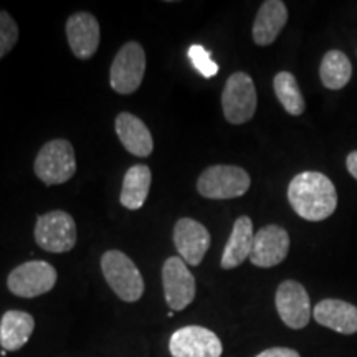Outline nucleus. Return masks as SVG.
Returning a JSON list of instances; mask_svg holds the SVG:
<instances>
[{
    "instance_id": "obj_1",
    "label": "nucleus",
    "mask_w": 357,
    "mask_h": 357,
    "mask_svg": "<svg viewBox=\"0 0 357 357\" xmlns=\"http://www.w3.org/2000/svg\"><path fill=\"white\" fill-rule=\"evenodd\" d=\"M288 200L293 211L307 222L329 218L337 207V192L324 174L306 171L293 177L288 185Z\"/></svg>"
},
{
    "instance_id": "obj_2",
    "label": "nucleus",
    "mask_w": 357,
    "mask_h": 357,
    "mask_svg": "<svg viewBox=\"0 0 357 357\" xmlns=\"http://www.w3.org/2000/svg\"><path fill=\"white\" fill-rule=\"evenodd\" d=\"M101 271L109 288L126 303H136L144 294V280L139 268L126 253L108 250L101 257Z\"/></svg>"
},
{
    "instance_id": "obj_3",
    "label": "nucleus",
    "mask_w": 357,
    "mask_h": 357,
    "mask_svg": "<svg viewBox=\"0 0 357 357\" xmlns=\"http://www.w3.org/2000/svg\"><path fill=\"white\" fill-rule=\"evenodd\" d=\"M33 171L45 185H60L77 172V158L70 141L53 139L38 151Z\"/></svg>"
},
{
    "instance_id": "obj_4",
    "label": "nucleus",
    "mask_w": 357,
    "mask_h": 357,
    "mask_svg": "<svg viewBox=\"0 0 357 357\" xmlns=\"http://www.w3.org/2000/svg\"><path fill=\"white\" fill-rule=\"evenodd\" d=\"M252 178L238 166H211L200 174L197 181L199 194L205 199L227 200L242 197L250 189Z\"/></svg>"
},
{
    "instance_id": "obj_5",
    "label": "nucleus",
    "mask_w": 357,
    "mask_h": 357,
    "mask_svg": "<svg viewBox=\"0 0 357 357\" xmlns=\"http://www.w3.org/2000/svg\"><path fill=\"white\" fill-rule=\"evenodd\" d=\"M257 89L250 75L236 71L227 79L222 93L223 116L230 124H245L255 116Z\"/></svg>"
},
{
    "instance_id": "obj_6",
    "label": "nucleus",
    "mask_w": 357,
    "mask_h": 357,
    "mask_svg": "<svg viewBox=\"0 0 357 357\" xmlns=\"http://www.w3.org/2000/svg\"><path fill=\"white\" fill-rule=\"evenodd\" d=\"M146 73V52L137 42L124 43L109 70L111 88L119 95H131L141 86Z\"/></svg>"
},
{
    "instance_id": "obj_7",
    "label": "nucleus",
    "mask_w": 357,
    "mask_h": 357,
    "mask_svg": "<svg viewBox=\"0 0 357 357\" xmlns=\"http://www.w3.org/2000/svg\"><path fill=\"white\" fill-rule=\"evenodd\" d=\"M35 242L45 252L66 253L77 243V223L63 211H53L38 217L35 225Z\"/></svg>"
},
{
    "instance_id": "obj_8",
    "label": "nucleus",
    "mask_w": 357,
    "mask_h": 357,
    "mask_svg": "<svg viewBox=\"0 0 357 357\" xmlns=\"http://www.w3.org/2000/svg\"><path fill=\"white\" fill-rule=\"evenodd\" d=\"M56 270L47 261H26L13 268L7 278V287L19 298H37L52 291L56 283Z\"/></svg>"
},
{
    "instance_id": "obj_9",
    "label": "nucleus",
    "mask_w": 357,
    "mask_h": 357,
    "mask_svg": "<svg viewBox=\"0 0 357 357\" xmlns=\"http://www.w3.org/2000/svg\"><path fill=\"white\" fill-rule=\"evenodd\" d=\"M169 351L172 357H220L223 346L211 329L202 326H185L172 334Z\"/></svg>"
},
{
    "instance_id": "obj_10",
    "label": "nucleus",
    "mask_w": 357,
    "mask_h": 357,
    "mask_svg": "<svg viewBox=\"0 0 357 357\" xmlns=\"http://www.w3.org/2000/svg\"><path fill=\"white\" fill-rule=\"evenodd\" d=\"M275 305L281 321L291 329H303L310 324L312 310L310 294L301 283L287 280L280 284L275 294Z\"/></svg>"
},
{
    "instance_id": "obj_11",
    "label": "nucleus",
    "mask_w": 357,
    "mask_h": 357,
    "mask_svg": "<svg viewBox=\"0 0 357 357\" xmlns=\"http://www.w3.org/2000/svg\"><path fill=\"white\" fill-rule=\"evenodd\" d=\"M162 287L166 303L172 311H182L194 301L195 278L181 257H171L162 266Z\"/></svg>"
},
{
    "instance_id": "obj_12",
    "label": "nucleus",
    "mask_w": 357,
    "mask_h": 357,
    "mask_svg": "<svg viewBox=\"0 0 357 357\" xmlns=\"http://www.w3.org/2000/svg\"><path fill=\"white\" fill-rule=\"evenodd\" d=\"M174 245L187 265L197 266L211 248V231L194 218H178L174 227Z\"/></svg>"
},
{
    "instance_id": "obj_13",
    "label": "nucleus",
    "mask_w": 357,
    "mask_h": 357,
    "mask_svg": "<svg viewBox=\"0 0 357 357\" xmlns=\"http://www.w3.org/2000/svg\"><path fill=\"white\" fill-rule=\"evenodd\" d=\"M289 252V235L280 225H266L255 234L250 261L255 266L271 268L280 265Z\"/></svg>"
},
{
    "instance_id": "obj_14",
    "label": "nucleus",
    "mask_w": 357,
    "mask_h": 357,
    "mask_svg": "<svg viewBox=\"0 0 357 357\" xmlns=\"http://www.w3.org/2000/svg\"><path fill=\"white\" fill-rule=\"evenodd\" d=\"M66 38L70 50L79 60H89L100 47L101 30L96 17L89 12L73 13L66 20Z\"/></svg>"
},
{
    "instance_id": "obj_15",
    "label": "nucleus",
    "mask_w": 357,
    "mask_h": 357,
    "mask_svg": "<svg viewBox=\"0 0 357 357\" xmlns=\"http://www.w3.org/2000/svg\"><path fill=\"white\" fill-rule=\"evenodd\" d=\"M116 134L124 149L137 158H147L154 149L153 134L144 121L131 113H119L114 123Z\"/></svg>"
},
{
    "instance_id": "obj_16",
    "label": "nucleus",
    "mask_w": 357,
    "mask_h": 357,
    "mask_svg": "<svg viewBox=\"0 0 357 357\" xmlns=\"http://www.w3.org/2000/svg\"><path fill=\"white\" fill-rule=\"evenodd\" d=\"M316 323L339 334L357 333V306L342 300H323L312 310Z\"/></svg>"
},
{
    "instance_id": "obj_17",
    "label": "nucleus",
    "mask_w": 357,
    "mask_h": 357,
    "mask_svg": "<svg viewBox=\"0 0 357 357\" xmlns=\"http://www.w3.org/2000/svg\"><path fill=\"white\" fill-rule=\"evenodd\" d=\"M288 22V8L281 0H266L261 3L255 22H253V42L260 47H268L278 38Z\"/></svg>"
},
{
    "instance_id": "obj_18",
    "label": "nucleus",
    "mask_w": 357,
    "mask_h": 357,
    "mask_svg": "<svg viewBox=\"0 0 357 357\" xmlns=\"http://www.w3.org/2000/svg\"><path fill=\"white\" fill-rule=\"evenodd\" d=\"M253 238H255V231H253V223L250 220V217L243 215L236 218L229 242H227L225 250L222 253L220 265L223 270H234V268L240 266L247 258H250Z\"/></svg>"
},
{
    "instance_id": "obj_19",
    "label": "nucleus",
    "mask_w": 357,
    "mask_h": 357,
    "mask_svg": "<svg viewBox=\"0 0 357 357\" xmlns=\"http://www.w3.org/2000/svg\"><path fill=\"white\" fill-rule=\"evenodd\" d=\"M35 329V319L25 311H7L0 319V346L3 351H19L29 342Z\"/></svg>"
},
{
    "instance_id": "obj_20",
    "label": "nucleus",
    "mask_w": 357,
    "mask_h": 357,
    "mask_svg": "<svg viewBox=\"0 0 357 357\" xmlns=\"http://www.w3.org/2000/svg\"><path fill=\"white\" fill-rule=\"evenodd\" d=\"M151 182H153V174L144 164H137L128 169V172L124 174L121 195H119L123 207H126L128 211H139L149 195Z\"/></svg>"
},
{
    "instance_id": "obj_21",
    "label": "nucleus",
    "mask_w": 357,
    "mask_h": 357,
    "mask_svg": "<svg viewBox=\"0 0 357 357\" xmlns=\"http://www.w3.org/2000/svg\"><path fill=\"white\" fill-rule=\"evenodd\" d=\"M321 82L328 89H342L351 82L352 65L346 53L331 50L323 56L319 66Z\"/></svg>"
},
{
    "instance_id": "obj_22",
    "label": "nucleus",
    "mask_w": 357,
    "mask_h": 357,
    "mask_svg": "<svg viewBox=\"0 0 357 357\" xmlns=\"http://www.w3.org/2000/svg\"><path fill=\"white\" fill-rule=\"evenodd\" d=\"M275 95L278 98L284 111L291 116H300L305 113L306 102L298 84V79L289 71H280L273 79Z\"/></svg>"
},
{
    "instance_id": "obj_23",
    "label": "nucleus",
    "mask_w": 357,
    "mask_h": 357,
    "mask_svg": "<svg viewBox=\"0 0 357 357\" xmlns=\"http://www.w3.org/2000/svg\"><path fill=\"white\" fill-rule=\"evenodd\" d=\"M19 40V26L10 13L6 10H0V60L12 52Z\"/></svg>"
},
{
    "instance_id": "obj_24",
    "label": "nucleus",
    "mask_w": 357,
    "mask_h": 357,
    "mask_svg": "<svg viewBox=\"0 0 357 357\" xmlns=\"http://www.w3.org/2000/svg\"><path fill=\"white\" fill-rule=\"evenodd\" d=\"M192 65L197 68V71L204 78H212L218 73V65L212 60L211 52H207L202 45H192L187 52Z\"/></svg>"
},
{
    "instance_id": "obj_25",
    "label": "nucleus",
    "mask_w": 357,
    "mask_h": 357,
    "mask_svg": "<svg viewBox=\"0 0 357 357\" xmlns=\"http://www.w3.org/2000/svg\"><path fill=\"white\" fill-rule=\"evenodd\" d=\"M255 357H301V356L300 352L289 349V347H271V349L263 351Z\"/></svg>"
},
{
    "instance_id": "obj_26",
    "label": "nucleus",
    "mask_w": 357,
    "mask_h": 357,
    "mask_svg": "<svg viewBox=\"0 0 357 357\" xmlns=\"http://www.w3.org/2000/svg\"><path fill=\"white\" fill-rule=\"evenodd\" d=\"M346 167L352 177L357 181V151H352L346 159Z\"/></svg>"
}]
</instances>
